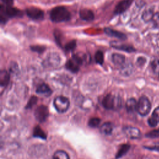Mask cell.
Listing matches in <instances>:
<instances>
[{
  "label": "cell",
  "instance_id": "cell-26",
  "mask_svg": "<svg viewBox=\"0 0 159 159\" xmlns=\"http://www.w3.org/2000/svg\"><path fill=\"white\" fill-rule=\"evenodd\" d=\"M101 122L100 119L98 117H93L89 119L88 122V125L91 127H97Z\"/></svg>",
  "mask_w": 159,
  "mask_h": 159
},
{
  "label": "cell",
  "instance_id": "cell-16",
  "mask_svg": "<svg viewBox=\"0 0 159 159\" xmlns=\"http://www.w3.org/2000/svg\"><path fill=\"white\" fill-rule=\"evenodd\" d=\"M125 107L127 112H134V111H137V102L134 98H130L127 101Z\"/></svg>",
  "mask_w": 159,
  "mask_h": 159
},
{
  "label": "cell",
  "instance_id": "cell-3",
  "mask_svg": "<svg viewBox=\"0 0 159 159\" xmlns=\"http://www.w3.org/2000/svg\"><path fill=\"white\" fill-rule=\"evenodd\" d=\"M150 109L151 104L149 99L145 96L140 97L137 102V111L138 113L142 116H145L149 113Z\"/></svg>",
  "mask_w": 159,
  "mask_h": 159
},
{
  "label": "cell",
  "instance_id": "cell-27",
  "mask_svg": "<svg viewBox=\"0 0 159 159\" xmlns=\"http://www.w3.org/2000/svg\"><path fill=\"white\" fill-rule=\"evenodd\" d=\"M30 48L32 51L39 53H42V52H43L45 50V47L44 46H41V45H34V46H31Z\"/></svg>",
  "mask_w": 159,
  "mask_h": 159
},
{
  "label": "cell",
  "instance_id": "cell-8",
  "mask_svg": "<svg viewBox=\"0 0 159 159\" xmlns=\"http://www.w3.org/2000/svg\"><path fill=\"white\" fill-rule=\"evenodd\" d=\"M2 7L4 13L8 19L16 17H21L22 16V12L17 8L12 7L11 6H6L5 7L2 6Z\"/></svg>",
  "mask_w": 159,
  "mask_h": 159
},
{
  "label": "cell",
  "instance_id": "cell-24",
  "mask_svg": "<svg viewBox=\"0 0 159 159\" xmlns=\"http://www.w3.org/2000/svg\"><path fill=\"white\" fill-rule=\"evenodd\" d=\"M94 59L97 63L102 65L104 62V55L102 51H97L94 55Z\"/></svg>",
  "mask_w": 159,
  "mask_h": 159
},
{
  "label": "cell",
  "instance_id": "cell-14",
  "mask_svg": "<svg viewBox=\"0 0 159 159\" xmlns=\"http://www.w3.org/2000/svg\"><path fill=\"white\" fill-rule=\"evenodd\" d=\"M36 93L38 94H43L46 96H50L52 91L50 87L45 83H42L40 85L38 86V87L36 89Z\"/></svg>",
  "mask_w": 159,
  "mask_h": 159
},
{
  "label": "cell",
  "instance_id": "cell-11",
  "mask_svg": "<svg viewBox=\"0 0 159 159\" xmlns=\"http://www.w3.org/2000/svg\"><path fill=\"white\" fill-rule=\"evenodd\" d=\"M104 31L105 34H106L107 35L111 36V37H116V38H118L120 40H125L127 39V37L124 34H123L120 32H119L117 30H114V29H112L111 28H109V27L104 28Z\"/></svg>",
  "mask_w": 159,
  "mask_h": 159
},
{
  "label": "cell",
  "instance_id": "cell-2",
  "mask_svg": "<svg viewBox=\"0 0 159 159\" xmlns=\"http://www.w3.org/2000/svg\"><path fill=\"white\" fill-rule=\"evenodd\" d=\"M102 104L107 109H117L121 106L120 99L111 94L106 95L102 101Z\"/></svg>",
  "mask_w": 159,
  "mask_h": 159
},
{
  "label": "cell",
  "instance_id": "cell-7",
  "mask_svg": "<svg viewBox=\"0 0 159 159\" xmlns=\"http://www.w3.org/2000/svg\"><path fill=\"white\" fill-rule=\"evenodd\" d=\"M26 14L29 17L34 20H40L43 18V12L39 8L30 7L26 9Z\"/></svg>",
  "mask_w": 159,
  "mask_h": 159
},
{
  "label": "cell",
  "instance_id": "cell-21",
  "mask_svg": "<svg viewBox=\"0 0 159 159\" xmlns=\"http://www.w3.org/2000/svg\"><path fill=\"white\" fill-rule=\"evenodd\" d=\"M53 159H70V157L66 152L58 150L53 154Z\"/></svg>",
  "mask_w": 159,
  "mask_h": 159
},
{
  "label": "cell",
  "instance_id": "cell-5",
  "mask_svg": "<svg viewBox=\"0 0 159 159\" xmlns=\"http://www.w3.org/2000/svg\"><path fill=\"white\" fill-rule=\"evenodd\" d=\"M53 105L58 112L63 113L69 108L70 101L67 98L63 96H60L55 98Z\"/></svg>",
  "mask_w": 159,
  "mask_h": 159
},
{
  "label": "cell",
  "instance_id": "cell-10",
  "mask_svg": "<svg viewBox=\"0 0 159 159\" xmlns=\"http://www.w3.org/2000/svg\"><path fill=\"white\" fill-rule=\"evenodd\" d=\"M133 0H122L120 1L116 6L114 11L115 14H119L125 11L130 6Z\"/></svg>",
  "mask_w": 159,
  "mask_h": 159
},
{
  "label": "cell",
  "instance_id": "cell-30",
  "mask_svg": "<svg viewBox=\"0 0 159 159\" xmlns=\"http://www.w3.org/2000/svg\"><path fill=\"white\" fill-rule=\"evenodd\" d=\"M37 101V98L36 96H32L30 98V99H29V102H27L26 108H31L32 107V106L36 104Z\"/></svg>",
  "mask_w": 159,
  "mask_h": 159
},
{
  "label": "cell",
  "instance_id": "cell-15",
  "mask_svg": "<svg viewBox=\"0 0 159 159\" xmlns=\"http://www.w3.org/2000/svg\"><path fill=\"white\" fill-rule=\"evenodd\" d=\"M9 73L6 70H1L0 73V84L1 87H6L9 81Z\"/></svg>",
  "mask_w": 159,
  "mask_h": 159
},
{
  "label": "cell",
  "instance_id": "cell-19",
  "mask_svg": "<svg viewBox=\"0 0 159 159\" xmlns=\"http://www.w3.org/2000/svg\"><path fill=\"white\" fill-rule=\"evenodd\" d=\"M113 125L111 122H105L100 127V132L104 135H110L112 133Z\"/></svg>",
  "mask_w": 159,
  "mask_h": 159
},
{
  "label": "cell",
  "instance_id": "cell-23",
  "mask_svg": "<svg viewBox=\"0 0 159 159\" xmlns=\"http://www.w3.org/2000/svg\"><path fill=\"white\" fill-rule=\"evenodd\" d=\"M129 147H130V146L129 145H127V144L122 145L120 147V148H119V151H118V152L116 155V158H120L122 156H123L124 155H125V153L128 151Z\"/></svg>",
  "mask_w": 159,
  "mask_h": 159
},
{
  "label": "cell",
  "instance_id": "cell-20",
  "mask_svg": "<svg viewBox=\"0 0 159 159\" xmlns=\"http://www.w3.org/2000/svg\"><path fill=\"white\" fill-rule=\"evenodd\" d=\"M153 16H154V14H153V10H152L151 9H148L143 11L142 16V18L145 22H147L150 20H152Z\"/></svg>",
  "mask_w": 159,
  "mask_h": 159
},
{
  "label": "cell",
  "instance_id": "cell-18",
  "mask_svg": "<svg viewBox=\"0 0 159 159\" xmlns=\"http://www.w3.org/2000/svg\"><path fill=\"white\" fill-rule=\"evenodd\" d=\"M112 62L118 66H122L125 62V57L119 53H114L112 55Z\"/></svg>",
  "mask_w": 159,
  "mask_h": 159
},
{
  "label": "cell",
  "instance_id": "cell-31",
  "mask_svg": "<svg viewBox=\"0 0 159 159\" xmlns=\"http://www.w3.org/2000/svg\"><path fill=\"white\" fill-rule=\"evenodd\" d=\"M7 6H11L13 4V0H1Z\"/></svg>",
  "mask_w": 159,
  "mask_h": 159
},
{
  "label": "cell",
  "instance_id": "cell-22",
  "mask_svg": "<svg viewBox=\"0 0 159 159\" xmlns=\"http://www.w3.org/2000/svg\"><path fill=\"white\" fill-rule=\"evenodd\" d=\"M34 136L41 138L42 139H46V134H45V133L43 131V130L39 126H37V127H35L34 128Z\"/></svg>",
  "mask_w": 159,
  "mask_h": 159
},
{
  "label": "cell",
  "instance_id": "cell-6",
  "mask_svg": "<svg viewBox=\"0 0 159 159\" xmlns=\"http://www.w3.org/2000/svg\"><path fill=\"white\" fill-rule=\"evenodd\" d=\"M48 114L49 112L47 107L43 105H41L35 109L34 116L38 121L42 122L46 120L48 116Z\"/></svg>",
  "mask_w": 159,
  "mask_h": 159
},
{
  "label": "cell",
  "instance_id": "cell-9",
  "mask_svg": "<svg viewBox=\"0 0 159 159\" xmlns=\"http://www.w3.org/2000/svg\"><path fill=\"white\" fill-rule=\"evenodd\" d=\"M124 132L125 134V135L130 139H139L141 136L140 130L136 127H134L131 126L125 127L124 128Z\"/></svg>",
  "mask_w": 159,
  "mask_h": 159
},
{
  "label": "cell",
  "instance_id": "cell-17",
  "mask_svg": "<svg viewBox=\"0 0 159 159\" xmlns=\"http://www.w3.org/2000/svg\"><path fill=\"white\" fill-rule=\"evenodd\" d=\"M111 45L116 49L125 51V52H132L135 51V49L131 46L127 45H124V44L119 45V44H117L116 43H114V42H112V43H111Z\"/></svg>",
  "mask_w": 159,
  "mask_h": 159
},
{
  "label": "cell",
  "instance_id": "cell-12",
  "mask_svg": "<svg viewBox=\"0 0 159 159\" xmlns=\"http://www.w3.org/2000/svg\"><path fill=\"white\" fill-rule=\"evenodd\" d=\"M80 17L81 19L86 21H91L94 18V15L92 11L88 9H82L79 12Z\"/></svg>",
  "mask_w": 159,
  "mask_h": 159
},
{
  "label": "cell",
  "instance_id": "cell-29",
  "mask_svg": "<svg viewBox=\"0 0 159 159\" xmlns=\"http://www.w3.org/2000/svg\"><path fill=\"white\" fill-rule=\"evenodd\" d=\"M152 21L153 22V24L155 27L159 28V12L154 14Z\"/></svg>",
  "mask_w": 159,
  "mask_h": 159
},
{
  "label": "cell",
  "instance_id": "cell-25",
  "mask_svg": "<svg viewBox=\"0 0 159 159\" xmlns=\"http://www.w3.org/2000/svg\"><path fill=\"white\" fill-rule=\"evenodd\" d=\"M76 47V41L75 40H71L67 43L65 44L64 48L65 51L66 52H70L73 50Z\"/></svg>",
  "mask_w": 159,
  "mask_h": 159
},
{
  "label": "cell",
  "instance_id": "cell-4",
  "mask_svg": "<svg viewBox=\"0 0 159 159\" xmlns=\"http://www.w3.org/2000/svg\"><path fill=\"white\" fill-rule=\"evenodd\" d=\"M82 58L77 55H73L72 58L67 61L66 63V68L72 73H77L80 70V66L83 63Z\"/></svg>",
  "mask_w": 159,
  "mask_h": 159
},
{
  "label": "cell",
  "instance_id": "cell-28",
  "mask_svg": "<svg viewBox=\"0 0 159 159\" xmlns=\"http://www.w3.org/2000/svg\"><path fill=\"white\" fill-rule=\"evenodd\" d=\"M151 66H152V69L155 73H159V60H155L152 61L151 63Z\"/></svg>",
  "mask_w": 159,
  "mask_h": 159
},
{
  "label": "cell",
  "instance_id": "cell-1",
  "mask_svg": "<svg viewBox=\"0 0 159 159\" xmlns=\"http://www.w3.org/2000/svg\"><path fill=\"white\" fill-rule=\"evenodd\" d=\"M50 17L54 22H66L70 19L71 14L66 7L57 6L51 10Z\"/></svg>",
  "mask_w": 159,
  "mask_h": 159
},
{
  "label": "cell",
  "instance_id": "cell-13",
  "mask_svg": "<svg viewBox=\"0 0 159 159\" xmlns=\"http://www.w3.org/2000/svg\"><path fill=\"white\" fill-rule=\"evenodd\" d=\"M148 123L151 127H155L159 123V106L154 109L152 116L148 120Z\"/></svg>",
  "mask_w": 159,
  "mask_h": 159
}]
</instances>
